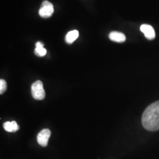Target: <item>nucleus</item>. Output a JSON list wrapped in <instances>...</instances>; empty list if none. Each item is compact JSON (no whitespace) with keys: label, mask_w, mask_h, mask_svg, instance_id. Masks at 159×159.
<instances>
[{"label":"nucleus","mask_w":159,"mask_h":159,"mask_svg":"<svg viewBox=\"0 0 159 159\" xmlns=\"http://www.w3.org/2000/svg\"><path fill=\"white\" fill-rule=\"evenodd\" d=\"M11 122L12 125V128H13V132H16V131L18 130L19 129H20V127H19V125H18L17 122L15 121H12Z\"/></svg>","instance_id":"11"},{"label":"nucleus","mask_w":159,"mask_h":159,"mask_svg":"<svg viewBox=\"0 0 159 159\" xmlns=\"http://www.w3.org/2000/svg\"><path fill=\"white\" fill-rule=\"evenodd\" d=\"M54 7L50 2L44 1L43 2L41 7L39 10V15L43 18H48L51 17L54 12Z\"/></svg>","instance_id":"3"},{"label":"nucleus","mask_w":159,"mask_h":159,"mask_svg":"<svg viewBox=\"0 0 159 159\" xmlns=\"http://www.w3.org/2000/svg\"><path fill=\"white\" fill-rule=\"evenodd\" d=\"M109 39L116 43H123L126 40L125 34L121 32L112 31L109 34Z\"/></svg>","instance_id":"6"},{"label":"nucleus","mask_w":159,"mask_h":159,"mask_svg":"<svg viewBox=\"0 0 159 159\" xmlns=\"http://www.w3.org/2000/svg\"><path fill=\"white\" fill-rule=\"evenodd\" d=\"M51 136V131L48 129H43L37 135V142L42 147H46Z\"/></svg>","instance_id":"4"},{"label":"nucleus","mask_w":159,"mask_h":159,"mask_svg":"<svg viewBox=\"0 0 159 159\" xmlns=\"http://www.w3.org/2000/svg\"><path fill=\"white\" fill-rule=\"evenodd\" d=\"M140 30L144 36L148 40H153L156 37V33L152 26L148 24H143L140 27Z\"/></svg>","instance_id":"5"},{"label":"nucleus","mask_w":159,"mask_h":159,"mask_svg":"<svg viewBox=\"0 0 159 159\" xmlns=\"http://www.w3.org/2000/svg\"><path fill=\"white\" fill-rule=\"evenodd\" d=\"M7 89V83L4 80H0V94H3Z\"/></svg>","instance_id":"9"},{"label":"nucleus","mask_w":159,"mask_h":159,"mask_svg":"<svg viewBox=\"0 0 159 159\" xmlns=\"http://www.w3.org/2000/svg\"><path fill=\"white\" fill-rule=\"evenodd\" d=\"M143 127L148 131L159 130V100L148 106L144 110L142 118Z\"/></svg>","instance_id":"1"},{"label":"nucleus","mask_w":159,"mask_h":159,"mask_svg":"<svg viewBox=\"0 0 159 159\" xmlns=\"http://www.w3.org/2000/svg\"><path fill=\"white\" fill-rule=\"evenodd\" d=\"M3 126H4V129L7 131H8V132H13V128H12V122H10V121H7V122L4 123Z\"/></svg>","instance_id":"10"},{"label":"nucleus","mask_w":159,"mask_h":159,"mask_svg":"<svg viewBox=\"0 0 159 159\" xmlns=\"http://www.w3.org/2000/svg\"><path fill=\"white\" fill-rule=\"evenodd\" d=\"M79 36V33L77 30H73L68 33L66 36V41L68 44H72Z\"/></svg>","instance_id":"8"},{"label":"nucleus","mask_w":159,"mask_h":159,"mask_svg":"<svg viewBox=\"0 0 159 159\" xmlns=\"http://www.w3.org/2000/svg\"><path fill=\"white\" fill-rule=\"evenodd\" d=\"M31 94L34 99L37 100H41L45 98L46 92L41 81L37 80L32 84Z\"/></svg>","instance_id":"2"},{"label":"nucleus","mask_w":159,"mask_h":159,"mask_svg":"<svg viewBox=\"0 0 159 159\" xmlns=\"http://www.w3.org/2000/svg\"><path fill=\"white\" fill-rule=\"evenodd\" d=\"M34 53L39 57H43L47 54V50L44 48V44L41 42L39 41L35 44Z\"/></svg>","instance_id":"7"}]
</instances>
